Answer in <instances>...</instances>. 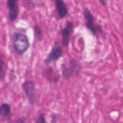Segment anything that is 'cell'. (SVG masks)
<instances>
[{
  "instance_id": "cell-1",
  "label": "cell",
  "mask_w": 123,
  "mask_h": 123,
  "mask_svg": "<svg viewBox=\"0 0 123 123\" xmlns=\"http://www.w3.org/2000/svg\"><path fill=\"white\" fill-rule=\"evenodd\" d=\"M14 51L19 55H22L29 48L30 43L27 36L21 32H14L12 36Z\"/></svg>"
},
{
  "instance_id": "cell-2",
  "label": "cell",
  "mask_w": 123,
  "mask_h": 123,
  "mask_svg": "<svg viewBox=\"0 0 123 123\" xmlns=\"http://www.w3.org/2000/svg\"><path fill=\"white\" fill-rule=\"evenodd\" d=\"M62 74L64 80H68L72 77L76 76L79 74L81 66L79 61L75 58H71L67 64H61Z\"/></svg>"
},
{
  "instance_id": "cell-3",
  "label": "cell",
  "mask_w": 123,
  "mask_h": 123,
  "mask_svg": "<svg viewBox=\"0 0 123 123\" xmlns=\"http://www.w3.org/2000/svg\"><path fill=\"white\" fill-rule=\"evenodd\" d=\"M26 99L31 105L37 103L38 99V93L35 87V85L32 81H25L22 85Z\"/></svg>"
},
{
  "instance_id": "cell-4",
  "label": "cell",
  "mask_w": 123,
  "mask_h": 123,
  "mask_svg": "<svg viewBox=\"0 0 123 123\" xmlns=\"http://www.w3.org/2000/svg\"><path fill=\"white\" fill-rule=\"evenodd\" d=\"M74 28L73 23L69 20H67L65 26L61 28V43L62 47L64 48L68 47L71 36L74 31Z\"/></svg>"
},
{
  "instance_id": "cell-5",
  "label": "cell",
  "mask_w": 123,
  "mask_h": 123,
  "mask_svg": "<svg viewBox=\"0 0 123 123\" xmlns=\"http://www.w3.org/2000/svg\"><path fill=\"white\" fill-rule=\"evenodd\" d=\"M83 14L86 20V27L93 36L98 32V27L99 24H95V18L91 11L87 7L83 9Z\"/></svg>"
},
{
  "instance_id": "cell-6",
  "label": "cell",
  "mask_w": 123,
  "mask_h": 123,
  "mask_svg": "<svg viewBox=\"0 0 123 123\" xmlns=\"http://www.w3.org/2000/svg\"><path fill=\"white\" fill-rule=\"evenodd\" d=\"M62 49L61 46L57 42L54 43L50 51L45 58L44 62L48 65L52 63L58 61L62 55Z\"/></svg>"
},
{
  "instance_id": "cell-7",
  "label": "cell",
  "mask_w": 123,
  "mask_h": 123,
  "mask_svg": "<svg viewBox=\"0 0 123 123\" xmlns=\"http://www.w3.org/2000/svg\"><path fill=\"white\" fill-rule=\"evenodd\" d=\"M18 2L17 0H7L6 1L7 7L9 9L8 16L12 23H14L18 17L19 8Z\"/></svg>"
},
{
  "instance_id": "cell-8",
  "label": "cell",
  "mask_w": 123,
  "mask_h": 123,
  "mask_svg": "<svg viewBox=\"0 0 123 123\" xmlns=\"http://www.w3.org/2000/svg\"><path fill=\"white\" fill-rule=\"evenodd\" d=\"M54 3L59 18H64L68 14V9L66 3L62 0H55Z\"/></svg>"
},
{
  "instance_id": "cell-9",
  "label": "cell",
  "mask_w": 123,
  "mask_h": 123,
  "mask_svg": "<svg viewBox=\"0 0 123 123\" xmlns=\"http://www.w3.org/2000/svg\"><path fill=\"white\" fill-rule=\"evenodd\" d=\"M43 76L47 80L50 82H53L54 83H57L59 82L60 75H58L51 67L47 68L43 73Z\"/></svg>"
},
{
  "instance_id": "cell-10",
  "label": "cell",
  "mask_w": 123,
  "mask_h": 123,
  "mask_svg": "<svg viewBox=\"0 0 123 123\" xmlns=\"http://www.w3.org/2000/svg\"><path fill=\"white\" fill-rule=\"evenodd\" d=\"M35 37L38 41H41L43 40L44 34L42 28L38 25H35L33 26Z\"/></svg>"
},
{
  "instance_id": "cell-11",
  "label": "cell",
  "mask_w": 123,
  "mask_h": 123,
  "mask_svg": "<svg viewBox=\"0 0 123 123\" xmlns=\"http://www.w3.org/2000/svg\"><path fill=\"white\" fill-rule=\"evenodd\" d=\"M10 111V106L7 103H3L0 106V114L2 116H6L8 115Z\"/></svg>"
},
{
  "instance_id": "cell-12",
  "label": "cell",
  "mask_w": 123,
  "mask_h": 123,
  "mask_svg": "<svg viewBox=\"0 0 123 123\" xmlns=\"http://www.w3.org/2000/svg\"><path fill=\"white\" fill-rule=\"evenodd\" d=\"M5 62L0 56V79H3L5 76V71L4 70Z\"/></svg>"
},
{
  "instance_id": "cell-13",
  "label": "cell",
  "mask_w": 123,
  "mask_h": 123,
  "mask_svg": "<svg viewBox=\"0 0 123 123\" xmlns=\"http://www.w3.org/2000/svg\"><path fill=\"white\" fill-rule=\"evenodd\" d=\"M50 116L51 123H57L61 118V115L57 112H52Z\"/></svg>"
},
{
  "instance_id": "cell-14",
  "label": "cell",
  "mask_w": 123,
  "mask_h": 123,
  "mask_svg": "<svg viewBox=\"0 0 123 123\" xmlns=\"http://www.w3.org/2000/svg\"><path fill=\"white\" fill-rule=\"evenodd\" d=\"M35 123H48L45 114L43 113H40L37 117Z\"/></svg>"
},
{
  "instance_id": "cell-15",
  "label": "cell",
  "mask_w": 123,
  "mask_h": 123,
  "mask_svg": "<svg viewBox=\"0 0 123 123\" xmlns=\"http://www.w3.org/2000/svg\"><path fill=\"white\" fill-rule=\"evenodd\" d=\"M13 123H26V118L25 116H21L15 119Z\"/></svg>"
},
{
  "instance_id": "cell-16",
  "label": "cell",
  "mask_w": 123,
  "mask_h": 123,
  "mask_svg": "<svg viewBox=\"0 0 123 123\" xmlns=\"http://www.w3.org/2000/svg\"><path fill=\"white\" fill-rule=\"evenodd\" d=\"M98 2L102 5L103 6H107V1L105 0H98Z\"/></svg>"
},
{
  "instance_id": "cell-17",
  "label": "cell",
  "mask_w": 123,
  "mask_h": 123,
  "mask_svg": "<svg viewBox=\"0 0 123 123\" xmlns=\"http://www.w3.org/2000/svg\"><path fill=\"white\" fill-rule=\"evenodd\" d=\"M10 78V80L11 81H13V80L14 81V80H15L16 79V76L14 74H12V75H11Z\"/></svg>"
}]
</instances>
